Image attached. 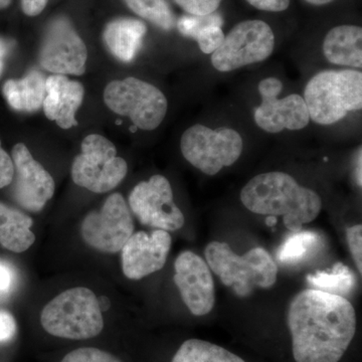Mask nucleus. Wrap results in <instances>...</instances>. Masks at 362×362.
I'll return each instance as SVG.
<instances>
[{
	"label": "nucleus",
	"mask_w": 362,
	"mask_h": 362,
	"mask_svg": "<svg viewBox=\"0 0 362 362\" xmlns=\"http://www.w3.org/2000/svg\"><path fill=\"white\" fill-rule=\"evenodd\" d=\"M287 324L296 362H339L356 337V310L345 297L315 289L298 293Z\"/></svg>",
	"instance_id": "f257e3e1"
},
{
	"label": "nucleus",
	"mask_w": 362,
	"mask_h": 362,
	"mask_svg": "<svg viewBox=\"0 0 362 362\" xmlns=\"http://www.w3.org/2000/svg\"><path fill=\"white\" fill-rule=\"evenodd\" d=\"M240 201L252 213L283 216L286 228L292 233L299 232L305 223L318 218L322 209L320 195L281 171L252 177L243 187Z\"/></svg>",
	"instance_id": "f03ea898"
},
{
	"label": "nucleus",
	"mask_w": 362,
	"mask_h": 362,
	"mask_svg": "<svg viewBox=\"0 0 362 362\" xmlns=\"http://www.w3.org/2000/svg\"><path fill=\"white\" fill-rule=\"evenodd\" d=\"M310 120L333 125L350 112L362 108V73L356 70H325L315 74L304 90Z\"/></svg>",
	"instance_id": "7ed1b4c3"
},
{
	"label": "nucleus",
	"mask_w": 362,
	"mask_h": 362,
	"mask_svg": "<svg viewBox=\"0 0 362 362\" xmlns=\"http://www.w3.org/2000/svg\"><path fill=\"white\" fill-rule=\"evenodd\" d=\"M204 256L209 269L238 296H250L257 287L268 289L277 281V264L263 247H254L240 256L226 243L211 242Z\"/></svg>",
	"instance_id": "20e7f679"
},
{
	"label": "nucleus",
	"mask_w": 362,
	"mask_h": 362,
	"mask_svg": "<svg viewBox=\"0 0 362 362\" xmlns=\"http://www.w3.org/2000/svg\"><path fill=\"white\" fill-rule=\"evenodd\" d=\"M40 323L49 334L64 339H90L104 329L99 300L85 287L71 288L54 297L42 309Z\"/></svg>",
	"instance_id": "39448f33"
},
{
	"label": "nucleus",
	"mask_w": 362,
	"mask_h": 362,
	"mask_svg": "<svg viewBox=\"0 0 362 362\" xmlns=\"http://www.w3.org/2000/svg\"><path fill=\"white\" fill-rule=\"evenodd\" d=\"M104 102L114 113L128 117L136 128L145 131L158 128L168 109V99L158 88L133 77L109 83Z\"/></svg>",
	"instance_id": "423d86ee"
},
{
	"label": "nucleus",
	"mask_w": 362,
	"mask_h": 362,
	"mask_svg": "<svg viewBox=\"0 0 362 362\" xmlns=\"http://www.w3.org/2000/svg\"><path fill=\"white\" fill-rule=\"evenodd\" d=\"M180 150L192 166L204 175L214 176L239 160L244 150V140L232 128L211 129L197 124L181 136Z\"/></svg>",
	"instance_id": "0eeeda50"
},
{
	"label": "nucleus",
	"mask_w": 362,
	"mask_h": 362,
	"mask_svg": "<svg viewBox=\"0 0 362 362\" xmlns=\"http://www.w3.org/2000/svg\"><path fill=\"white\" fill-rule=\"evenodd\" d=\"M81 149L71 170V180L78 187L105 194L118 187L127 175V162L117 156L115 145L104 136L88 135Z\"/></svg>",
	"instance_id": "6e6552de"
},
{
	"label": "nucleus",
	"mask_w": 362,
	"mask_h": 362,
	"mask_svg": "<svg viewBox=\"0 0 362 362\" xmlns=\"http://www.w3.org/2000/svg\"><path fill=\"white\" fill-rule=\"evenodd\" d=\"M275 35L263 21H240L226 35L223 44L211 54L216 71L228 73L270 58L275 49Z\"/></svg>",
	"instance_id": "1a4fd4ad"
},
{
	"label": "nucleus",
	"mask_w": 362,
	"mask_h": 362,
	"mask_svg": "<svg viewBox=\"0 0 362 362\" xmlns=\"http://www.w3.org/2000/svg\"><path fill=\"white\" fill-rule=\"evenodd\" d=\"M134 230L129 206L118 192L109 195L99 211H90L81 226L86 244L106 254L121 252Z\"/></svg>",
	"instance_id": "9d476101"
},
{
	"label": "nucleus",
	"mask_w": 362,
	"mask_h": 362,
	"mask_svg": "<svg viewBox=\"0 0 362 362\" xmlns=\"http://www.w3.org/2000/svg\"><path fill=\"white\" fill-rule=\"evenodd\" d=\"M129 209L142 225L175 232L185 223V216L173 199V188L163 175L141 181L129 194Z\"/></svg>",
	"instance_id": "9b49d317"
},
{
	"label": "nucleus",
	"mask_w": 362,
	"mask_h": 362,
	"mask_svg": "<svg viewBox=\"0 0 362 362\" xmlns=\"http://www.w3.org/2000/svg\"><path fill=\"white\" fill-rule=\"evenodd\" d=\"M39 59L40 66L54 75L82 76L85 73L87 47L68 18L59 16L47 25Z\"/></svg>",
	"instance_id": "f8f14e48"
},
{
	"label": "nucleus",
	"mask_w": 362,
	"mask_h": 362,
	"mask_svg": "<svg viewBox=\"0 0 362 362\" xmlns=\"http://www.w3.org/2000/svg\"><path fill=\"white\" fill-rule=\"evenodd\" d=\"M258 89L261 105L255 110L254 119L259 129L276 134L285 130L304 129L310 122L303 97L292 94L279 99L283 90V83L279 78H264Z\"/></svg>",
	"instance_id": "ddd939ff"
},
{
	"label": "nucleus",
	"mask_w": 362,
	"mask_h": 362,
	"mask_svg": "<svg viewBox=\"0 0 362 362\" xmlns=\"http://www.w3.org/2000/svg\"><path fill=\"white\" fill-rule=\"evenodd\" d=\"M11 156L14 165L11 197L25 211L39 213L54 197L56 190L54 178L33 158L23 143L14 145Z\"/></svg>",
	"instance_id": "4468645a"
},
{
	"label": "nucleus",
	"mask_w": 362,
	"mask_h": 362,
	"mask_svg": "<svg viewBox=\"0 0 362 362\" xmlns=\"http://www.w3.org/2000/svg\"><path fill=\"white\" fill-rule=\"evenodd\" d=\"M175 283L181 299L194 316H204L216 303L214 283L211 269L194 252H181L175 259Z\"/></svg>",
	"instance_id": "2eb2a0df"
},
{
	"label": "nucleus",
	"mask_w": 362,
	"mask_h": 362,
	"mask_svg": "<svg viewBox=\"0 0 362 362\" xmlns=\"http://www.w3.org/2000/svg\"><path fill=\"white\" fill-rule=\"evenodd\" d=\"M171 243L170 233L166 230H156L151 235L143 230L133 233L121 250L125 277L141 280L160 271L168 261Z\"/></svg>",
	"instance_id": "dca6fc26"
},
{
	"label": "nucleus",
	"mask_w": 362,
	"mask_h": 362,
	"mask_svg": "<svg viewBox=\"0 0 362 362\" xmlns=\"http://www.w3.org/2000/svg\"><path fill=\"white\" fill-rule=\"evenodd\" d=\"M84 86L64 75H52L45 80L42 108L47 118L62 129L78 125L76 113L84 100Z\"/></svg>",
	"instance_id": "f3484780"
},
{
	"label": "nucleus",
	"mask_w": 362,
	"mask_h": 362,
	"mask_svg": "<svg viewBox=\"0 0 362 362\" xmlns=\"http://www.w3.org/2000/svg\"><path fill=\"white\" fill-rule=\"evenodd\" d=\"M147 26L142 21L133 18H117L109 21L103 30L107 49L117 59L131 63L142 47Z\"/></svg>",
	"instance_id": "a211bd4d"
},
{
	"label": "nucleus",
	"mask_w": 362,
	"mask_h": 362,
	"mask_svg": "<svg viewBox=\"0 0 362 362\" xmlns=\"http://www.w3.org/2000/svg\"><path fill=\"white\" fill-rule=\"evenodd\" d=\"M322 49L332 65L361 69L362 28L351 25L331 28L324 37Z\"/></svg>",
	"instance_id": "6ab92c4d"
},
{
	"label": "nucleus",
	"mask_w": 362,
	"mask_h": 362,
	"mask_svg": "<svg viewBox=\"0 0 362 362\" xmlns=\"http://www.w3.org/2000/svg\"><path fill=\"white\" fill-rule=\"evenodd\" d=\"M223 25V18L218 13L206 16L185 14L176 21L178 32L183 37L194 40L206 54H213L223 44L226 37L221 28Z\"/></svg>",
	"instance_id": "aec40b11"
},
{
	"label": "nucleus",
	"mask_w": 362,
	"mask_h": 362,
	"mask_svg": "<svg viewBox=\"0 0 362 362\" xmlns=\"http://www.w3.org/2000/svg\"><path fill=\"white\" fill-rule=\"evenodd\" d=\"M33 221L28 214L0 202V245L8 251L23 252L35 240Z\"/></svg>",
	"instance_id": "412c9836"
},
{
	"label": "nucleus",
	"mask_w": 362,
	"mask_h": 362,
	"mask_svg": "<svg viewBox=\"0 0 362 362\" xmlns=\"http://www.w3.org/2000/svg\"><path fill=\"white\" fill-rule=\"evenodd\" d=\"M45 76L32 71L20 80H8L2 87L7 103L14 110L35 112L42 107L45 96Z\"/></svg>",
	"instance_id": "4be33fe9"
},
{
	"label": "nucleus",
	"mask_w": 362,
	"mask_h": 362,
	"mask_svg": "<svg viewBox=\"0 0 362 362\" xmlns=\"http://www.w3.org/2000/svg\"><path fill=\"white\" fill-rule=\"evenodd\" d=\"M171 362H246L230 350L202 339H188L180 345Z\"/></svg>",
	"instance_id": "5701e85b"
},
{
	"label": "nucleus",
	"mask_w": 362,
	"mask_h": 362,
	"mask_svg": "<svg viewBox=\"0 0 362 362\" xmlns=\"http://www.w3.org/2000/svg\"><path fill=\"white\" fill-rule=\"evenodd\" d=\"M307 282L319 291L344 297L354 289L356 276L349 267L338 262L330 271H318L307 276Z\"/></svg>",
	"instance_id": "b1692460"
},
{
	"label": "nucleus",
	"mask_w": 362,
	"mask_h": 362,
	"mask_svg": "<svg viewBox=\"0 0 362 362\" xmlns=\"http://www.w3.org/2000/svg\"><path fill=\"white\" fill-rule=\"evenodd\" d=\"M321 242L322 240L318 233L311 230L293 233L279 247L278 261L287 265L301 263L318 251Z\"/></svg>",
	"instance_id": "393cba45"
},
{
	"label": "nucleus",
	"mask_w": 362,
	"mask_h": 362,
	"mask_svg": "<svg viewBox=\"0 0 362 362\" xmlns=\"http://www.w3.org/2000/svg\"><path fill=\"white\" fill-rule=\"evenodd\" d=\"M136 16L165 32L176 28V18L166 0H122Z\"/></svg>",
	"instance_id": "a878e982"
},
{
	"label": "nucleus",
	"mask_w": 362,
	"mask_h": 362,
	"mask_svg": "<svg viewBox=\"0 0 362 362\" xmlns=\"http://www.w3.org/2000/svg\"><path fill=\"white\" fill-rule=\"evenodd\" d=\"M61 362H123L110 352L95 349L84 347L69 352Z\"/></svg>",
	"instance_id": "bb28decb"
},
{
	"label": "nucleus",
	"mask_w": 362,
	"mask_h": 362,
	"mask_svg": "<svg viewBox=\"0 0 362 362\" xmlns=\"http://www.w3.org/2000/svg\"><path fill=\"white\" fill-rule=\"evenodd\" d=\"M187 14L192 16H206L216 13L223 0H175Z\"/></svg>",
	"instance_id": "cd10ccee"
},
{
	"label": "nucleus",
	"mask_w": 362,
	"mask_h": 362,
	"mask_svg": "<svg viewBox=\"0 0 362 362\" xmlns=\"http://www.w3.org/2000/svg\"><path fill=\"white\" fill-rule=\"evenodd\" d=\"M346 239L350 252L354 258L357 270L362 273V226L356 225L349 226L346 230Z\"/></svg>",
	"instance_id": "c85d7f7f"
},
{
	"label": "nucleus",
	"mask_w": 362,
	"mask_h": 362,
	"mask_svg": "<svg viewBox=\"0 0 362 362\" xmlns=\"http://www.w3.org/2000/svg\"><path fill=\"white\" fill-rule=\"evenodd\" d=\"M14 165L13 158L1 147L0 141V188L11 185L13 180Z\"/></svg>",
	"instance_id": "c756f323"
},
{
	"label": "nucleus",
	"mask_w": 362,
	"mask_h": 362,
	"mask_svg": "<svg viewBox=\"0 0 362 362\" xmlns=\"http://www.w3.org/2000/svg\"><path fill=\"white\" fill-rule=\"evenodd\" d=\"M18 331L16 319L8 311L0 310V342H6L16 337Z\"/></svg>",
	"instance_id": "7c9ffc66"
},
{
	"label": "nucleus",
	"mask_w": 362,
	"mask_h": 362,
	"mask_svg": "<svg viewBox=\"0 0 362 362\" xmlns=\"http://www.w3.org/2000/svg\"><path fill=\"white\" fill-rule=\"evenodd\" d=\"M246 1L255 8L269 11V13H282L290 6V0H246Z\"/></svg>",
	"instance_id": "2f4dec72"
},
{
	"label": "nucleus",
	"mask_w": 362,
	"mask_h": 362,
	"mask_svg": "<svg viewBox=\"0 0 362 362\" xmlns=\"http://www.w3.org/2000/svg\"><path fill=\"white\" fill-rule=\"evenodd\" d=\"M49 4V0H21V9L30 18L40 16Z\"/></svg>",
	"instance_id": "473e14b6"
},
{
	"label": "nucleus",
	"mask_w": 362,
	"mask_h": 362,
	"mask_svg": "<svg viewBox=\"0 0 362 362\" xmlns=\"http://www.w3.org/2000/svg\"><path fill=\"white\" fill-rule=\"evenodd\" d=\"M11 285H13V274L8 267L0 263V294L8 292Z\"/></svg>",
	"instance_id": "72a5a7b5"
},
{
	"label": "nucleus",
	"mask_w": 362,
	"mask_h": 362,
	"mask_svg": "<svg viewBox=\"0 0 362 362\" xmlns=\"http://www.w3.org/2000/svg\"><path fill=\"white\" fill-rule=\"evenodd\" d=\"M8 52V42L4 37H0V78H1L2 73H4V63H6V59Z\"/></svg>",
	"instance_id": "f704fd0d"
},
{
	"label": "nucleus",
	"mask_w": 362,
	"mask_h": 362,
	"mask_svg": "<svg viewBox=\"0 0 362 362\" xmlns=\"http://www.w3.org/2000/svg\"><path fill=\"white\" fill-rule=\"evenodd\" d=\"M361 147L359 148L358 154H357V159L356 162V177L357 185H359V187H361L362 185V177H361Z\"/></svg>",
	"instance_id": "c9c22d12"
},
{
	"label": "nucleus",
	"mask_w": 362,
	"mask_h": 362,
	"mask_svg": "<svg viewBox=\"0 0 362 362\" xmlns=\"http://www.w3.org/2000/svg\"><path fill=\"white\" fill-rule=\"evenodd\" d=\"M305 1L308 2V4H312V6H320L331 4V2L334 1V0H305Z\"/></svg>",
	"instance_id": "e433bc0d"
},
{
	"label": "nucleus",
	"mask_w": 362,
	"mask_h": 362,
	"mask_svg": "<svg viewBox=\"0 0 362 362\" xmlns=\"http://www.w3.org/2000/svg\"><path fill=\"white\" fill-rule=\"evenodd\" d=\"M13 0H0V11H4V9H6L7 7L11 6Z\"/></svg>",
	"instance_id": "4c0bfd02"
},
{
	"label": "nucleus",
	"mask_w": 362,
	"mask_h": 362,
	"mask_svg": "<svg viewBox=\"0 0 362 362\" xmlns=\"http://www.w3.org/2000/svg\"><path fill=\"white\" fill-rule=\"evenodd\" d=\"M266 223L267 226H275L276 223H277V218H276V216H269V218H267Z\"/></svg>",
	"instance_id": "58836bf2"
}]
</instances>
